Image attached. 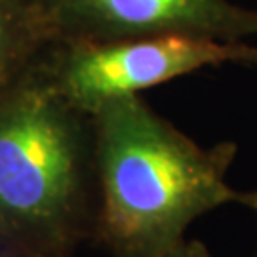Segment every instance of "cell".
I'll return each instance as SVG.
<instances>
[{"label": "cell", "instance_id": "obj_1", "mask_svg": "<svg viewBox=\"0 0 257 257\" xmlns=\"http://www.w3.org/2000/svg\"><path fill=\"white\" fill-rule=\"evenodd\" d=\"M99 206L93 242L112 257H160L198 217L242 200L227 183L238 147H211L158 114L139 93L92 114Z\"/></svg>", "mask_w": 257, "mask_h": 257}, {"label": "cell", "instance_id": "obj_2", "mask_svg": "<svg viewBox=\"0 0 257 257\" xmlns=\"http://www.w3.org/2000/svg\"><path fill=\"white\" fill-rule=\"evenodd\" d=\"M99 206L92 114L38 74L0 95V249L73 257Z\"/></svg>", "mask_w": 257, "mask_h": 257}, {"label": "cell", "instance_id": "obj_3", "mask_svg": "<svg viewBox=\"0 0 257 257\" xmlns=\"http://www.w3.org/2000/svg\"><path fill=\"white\" fill-rule=\"evenodd\" d=\"M219 65L257 67V44L179 33L57 42L44 55L38 74L71 105L93 114L114 97L141 95L143 90Z\"/></svg>", "mask_w": 257, "mask_h": 257}, {"label": "cell", "instance_id": "obj_4", "mask_svg": "<svg viewBox=\"0 0 257 257\" xmlns=\"http://www.w3.org/2000/svg\"><path fill=\"white\" fill-rule=\"evenodd\" d=\"M57 42H109L153 35L257 38V8L230 0H37Z\"/></svg>", "mask_w": 257, "mask_h": 257}, {"label": "cell", "instance_id": "obj_5", "mask_svg": "<svg viewBox=\"0 0 257 257\" xmlns=\"http://www.w3.org/2000/svg\"><path fill=\"white\" fill-rule=\"evenodd\" d=\"M55 44L37 0H0V95L37 73Z\"/></svg>", "mask_w": 257, "mask_h": 257}, {"label": "cell", "instance_id": "obj_6", "mask_svg": "<svg viewBox=\"0 0 257 257\" xmlns=\"http://www.w3.org/2000/svg\"><path fill=\"white\" fill-rule=\"evenodd\" d=\"M160 257H213V255H211L210 248L204 244L202 240L185 238L183 242H179L175 248L166 251L164 255Z\"/></svg>", "mask_w": 257, "mask_h": 257}, {"label": "cell", "instance_id": "obj_7", "mask_svg": "<svg viewBox=\"0 0 257 257\" xmlns=\"http://www.w3.org/2000/svg\"><path fill=\"white\" fill-rule=\"evenodd\" d=\"M240 204L249 206V208L257 213V191H251V193H242V200H240Z\"/></svg>", "mask_w": 257, "mask_h": 257}, {"label": "cell", "instance_id": "obj_8", "mask_svg": "<svg viewBox=\"0 0 257 257\" xmlns=\"http://www.w3.org/2000/svg\"><path fill=\"white\" fill-rule=\"evenodd\" d=\"M0 257H35L29 253H21V251H10V249H0Z\"/></svg>", "mask_w": 257, "mask_h": 257}]
</instances>
